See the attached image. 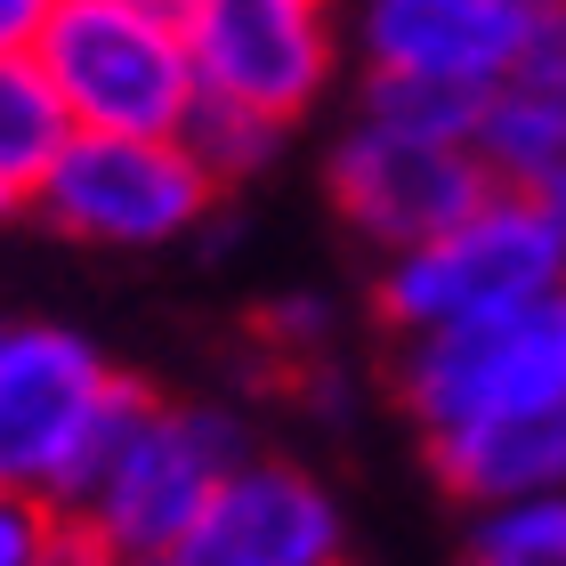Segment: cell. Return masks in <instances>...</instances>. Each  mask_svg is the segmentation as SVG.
I'll return each mask as SVG.
<instances>
[{
	"label": "cell",
	"mask_w": 566,
	"mask_h": 566,
	"mask_svg": "<svg viewBox=\"0 0 566 566\" xmlns=\"http://www.w3.org/2000/svg\"><path fill=\"white\" fill-rule=\"evenodd\" d=\"M260 340L292 348V356H316L332 340V307L324 300H275V307H260Z\"/></svg>",
	"instance_id": "ac0fdd59"
},
{
	"label": "cell",
	"mask_w": 566,
	"mask_h": 566,
	"mask_svg": "<svg viewBox=\"0 0 566 566\" xmlns=\"http://www.w3.org/2000/svg\"><path fill=\"white\" fill-rule=\"evenodd\" d=\"M470 566H566V494H526V502L478 510Z\"/></svg>",
	"instance_id": "2e32d148"
},
{
	"label": "cell",
	"mask_w": 566,
	"mask_h": 566,
	"mask_svg": "<svg viewBox=\"0 0 566 566\" xmlns=\"http://www.w3.org/2000/svg\"><path fill=\"white\" fill-rule=\"evenodd\" d=\"M429 470L453 502L494 510L526 494H566V405H510V413H470L453 429H429Z\"/></svg>",
	"instance_id": "7c38bea8"
},
{
	"label": "cell",
	"mask_w": 566,
	"mask_h": 566,
	"mask_svg": "<svg viewBox=\"0 0 566 566\" xmlns=\"http://www.w3.org/2000/svg\"><path fill=\"white\" fill-rule=\"evenodd\" d=\"M187 566H348V526L324 478L243 453L178 543Z\"/></svg>",
	"instance_id": "9c48e42d"
},
{
	"label": "cell",
	"mask_w": 566,
	"mask_h": 566,
	"mask_svg": "<svg viewBox=\"0 0 566 566\" xmlns=\"http://www.w3.org/2000/svg\"><path fill=\"white\" fill-rule=\"evenodd\" d=\"M243 453H251V429L227 413V405L154 397L73 518L106 551H178L187 526L202 518V502L219 494V478L235 470Z\"/></svg>",
	"instance_id": "277c9868"
},
{
	"label": "cell",
	"mask_w": 566,
	"mask_h": 566,
	"mask_svg": "<svg viewBox=\"0 0 566 566\" xmlns=\"http://www.w3.org/2000/svg\"><path fill=\"white\" fill-rule=\"evenodd\" d=\"M534 202H543V219L558 227V243H566V163L558 170H543V178H534V187H526Z\"/></svg>",
	"instance_id": "ffe728a7"
},
{
	"label": "cell",
	"mask_w": 566,
	"mask_h": 566,
	"mask_svg": "<svg viewBox=\"0 0 566 566\" xmlns=\"http://www.w3.org/2000/svg\"><path fill=\"white\" fill-rule=\"evenodd\" d=\"M178 138H187V154L219 178V195H227V187H243V178H260V170L275 163L283 138H292V122H275V114H260V106H235V97H211V90H202L195 114L178 122Z\"/></svg>",
	"instance_id": "5bb4252c"
},
{
	"label": "cell",
	"mask_w": 566,
	"mask_h": 566,
	"mask_svg": "<svg viewBox=\"0 0 566 566\" xmlns=\"http://www.w3.org/2000/svg\"><path fill=\"white\" fill-rule=\"evenodd\" d=\"M558 283H566V243L543 219V202L526 187H494L446 235H429L413 251H389V268L373 283V307L397 340H413V332L518 316V307L551 300Z\"/></svg>",
	"instance_id": "6da1fadb"
},
{
	"label": "cell",
	"mask_w": 566,
	"mask_h": 566,
	"mask_svg": "<svg viewBox=\"0 0 566 566\" xmlns=\"http://www.w3.org/2000/svg\"><path fill=\"white\" fill-rule=\"evenodd\" d=\"M106 566H187V558H178V551H114Z\"/></svg>",
	"instance_id": "44dd1931"
},
{
	"label": "cell",
	"mask_w": 566,
	"mask_h": 566,
	"mask_svg": "<svg viewBox=\"0 0 566 566\" xmlns=\"http://www.w3.org/2000/svg\"><path fill=\"white\" fill-rule=\"evenodd\" d=\"M397 405L421 437L510 405H566V283L518 316L413 332L397 356Z\"/></svg>",
	"instance_id": "5b68a950"
},
{
	"label": "cell",
	"mask_w": 566,
	"mask_h": 566,
	"mask_svg": "<svg viewBox=\"0 0 566 566\" xmlns=\"http://www.w3.org/2000/svg\"><path fill=\"white\" fill-rule=\"evenodd\" d=\"M33 57L57 82L73 130L178 138V122L202 97L170 0H57Z\"/></svg>",
	"instance_id": "7a4b0ae2"
},
{
	"label": "cell",
	"mask_w": 566,
	"mask_h": 566,
	"mask_svg": "<svg viewBox=\"0 0 566 566\" xmlns=\"http://www.w3.org/2000/svg\"><path fill=\"white\" fill-rule=\"evenodd\" d=\"M24 211L97 251H163L219 211V178L187 154V138L73 130L57 163L41 170V187L24 195Z\"/></svg>",
	"instance_id": "3957f363"
},
{
	"label": "cell",
	"mask_w": 566,
	"mask_h": 566,
	"mask_svg": "<svg viewBox=\"0 0 566 566\" xmlns=\"http://www.w3.org/2000/svg\"><path fill=\"white\" fill-rule=\"evenodd\" d=\"M114 365L65 324H0V485L57 502L73 453L114 397Z\"/></svg>",
	"instance_id": "ba28073f"
},
{
	"label": "cell",
	"mask_w": 566,
	"mask_h": 566,
	"mask_svg": "<svg viewBox=\"0 0 566 566\" xmlns=\"http://www.w3.org/2000/svg\"><path fill=\"white\" fill-rule=\"evenodd\" d=\"M0 211H9V195H0Z\"/></svg>",
	"instance_id": "7402d4cb"
},
{
	"label": "cell",
	"mask_w": 566,
	"mask_h": 566,
	"mask_svg": "<svg viewBox=\"0 0 566 566\" xmlns=\"http://www.w3.org/2000/svg\"><path fill=\"white\" fill-rule=\"evenodd\" d=\"M324 187H332V211L348 219V235H365L389 260V251L446 235L461 211H478L494 195V170L470 138H421L356 114L324 163Z\"/></svg>",
	"instance_id": "8992f818"
},
{
	"label": "cell",
	"mask_w": 566,
	"mask_h": 566,
	"mask_svg": "<svg viewBox=\"0 0 566 566\" xmlns=\"http://www.w3.org/2000/svg\"><path fill=\"white\" fill-rule=\"evenodd\" d=\"M543 0H356L365 73H429V82L494 90L526 49Z\"/></svg>",
	"instance_id": "30bf717a"
},
{
	"label": "cell",
	"mask_w": 566,
	"mask_h": 566,
	"mask_svg": "<svg viewBox=\"0 0 566 566\" xmlns=\"http://www.w3.org/2000/svg\"><path fill=\"white\" fill-rule=\"evenodd\" d=\"M65 138H73V114L57 82L41 73V57L33 49L0 57V195H9V211H24V195L41 187V170L57 163Z\"/></svg>",
	"instance_id": "4fadbf2b"
},
{
	"label": "cell",
	"mask_w": 566,
	"mask_h": 566,
	"mask_svg": "<svg viewBox=\"0 0 566 566\" xmlns=\"http://www.w3.org/2000/svg\"><path fill=\"white\" fill-rule=\"evenodd\" d=\"M49 534H57V502L0 485V566H49Z\"/></svg>",
	"instance_id": "e0dca14e"
},
{
	"label": "cell",
	"mask_w": 566,
	"mask_h": 566,
	"mask_svg": "<svg viewBox=\"0 0 566 566\" xmlns=\"http://www.w3.org/2000/svg\"><path fill=\"white\" fill-rule=\"evenodd\" d=\"M470 146L485 154L494 187H534L543 170L566 163V0H543L526 49L485 90Z\"/></svg>",
	"instance_id": "8fae6325"
},
{
	"label": "cell",
	"mask_w": 566,
	"mask_h": 566,
	"mask_svg": "<svg viewBox=\"0 0 566 566\" xmlns=\"http://www.w3.org/2000/svg\"><path fill=\"white\" fill-rule=\"evenodd\" d=\"M332 9H340V0H332Z\"/></svg>",
	"instance_id": "603a6c76"
},
{
	"label": "cell",
	"mask_w": 566,
	"mask_h": 566,
	"mask_svg": "<svg viewBox=\"0 0 566 566\" xmlns=\"http://www.w3.org/2000/svg\"><path fill=\"white\" fill-rule=\"evenodd\" d=\"M170 9L187 33L195 82L211 97L300 122L332 90V65H340L332 0H170Z\"/></svg>",
	"instance_id": "52a82bcc"
},
{
	"label": "cell",
	"mask_w": 566,
	"mask_h": 566,
	"mask_svg": "<svg viewBox=\"0 0 566 566\" xmlns=\"http://www.w3.org/2000/svg\"><path fill=\"white\" fill-rule=\"evenodd\" d=\"M57 0H0V57H17V49H33L41 41V24Z\"/></svg>",
	"instance_id": "d6986e66"
},
{
	"label": "cell",
	"mask_w": 566,
	"mask_h": 566,
	"mask_svg": "<svg viewBox=\"0 0 566 566\" xmlns=\"http://www.w3.org/2000/svg\"><path fill=\"white\" fill-rule=\"evenodd\" d=\"M478 106H485V90L429 82V73H365V90H356V114H365V122L421 130V138H470Z\"/></svg>",
	"instance_id": "9a60e30c"
}]
</instances>
